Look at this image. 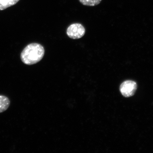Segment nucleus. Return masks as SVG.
I'll list each match as a JSON object with an SVG mask.
<instances>
[{
    "mask_svg": "<svg viewBox=\"0 0 153 153\" xmlns=\"http://www.w3.org/2000/svg\"><path fill=\"white\" fill-rule=\"evenodd\" d=\"M45 54L44 47L39 44L32 43L27 45L22 51L21 58L26 65L36 64L42 60Z\"/></svg>",
    "mask_w": 153,
    "mask_h": 153,
    "instance_id": "f257e3e1",
    "label": "nucleus"
},
{
    "mask_svg": "<svg viewBox=\"0 0 153 153\" xmlns=\"http://www.w3.org/2000/svg\"><path fill=\"white\" fill-rule=\"evenodd\" d=\"M85 28L79 23L71 24L67 28L66 34L68 37L72 39H78L85 35Z\"/></svg>",
    "mask_w": 153,
    "mask_h": 153,
    "instance_id": "f03ea898",
    "label": "nucleus"
},
{
    "mask_svg": "<svg viewBox=\"0 0 153 153\" xmlns=\"http://www.w3.org/2000/svg\"><path fill=\"white\" fill-rule=\"evenodd\" d=\"M137 88L136 82L133 80H126L122 83L120 87L121 93L124 97H129L135 93Z\"/></svg>",
    "mask_w": 153,
    "mask_h": 153,
    "instance_id": "7ed1b4c3",
    "label": "nucleus"
},
{
    "mask_svg": "<svg viewBox=\"0 0 153 153\" xmlns=\"http://www.w3.org/2000/svg\"><path fill=\"white\" fill-rule=\"evenodd\" d=\"M10 105V101L9 98L5 96L0 95V113L7 110Z\"/></svg>",
    "mask_w": 153,
    "mask_h": 153,
    "instance_id": "20e7f679",
    "label": "nucleus"
},
{
    "mask_svg": "<svg viewBox=\"0 0 153 153\" xmlns=\"http://www.w3.org/2000/svg\"><path fill=\"white\" fill-rule=\"evenodd\" d=\"M19 0H0V10H5L9 7L14 5Z\"/></svg>",
    "mask_w": 153,
    "mask_h": 153,
    "instance_id": "39448f33",
    "label": "nucleus"
},
{
    "mask_svg": "<svg viewBox=\"0 0 153 153\" xmlns=\"http://www.w3.org/2000/svg\"><path fill=\"white\" fill-rule=\"evenodd\" d=\"M79 2L84 6L93 7L100 4L102 0H79Z\"/></svg>",
    "mask_w": 153,
    "mask_h": 153,
    "instance_id": "423d86ee",
    "label": "nucleus"
}]
</instances>
